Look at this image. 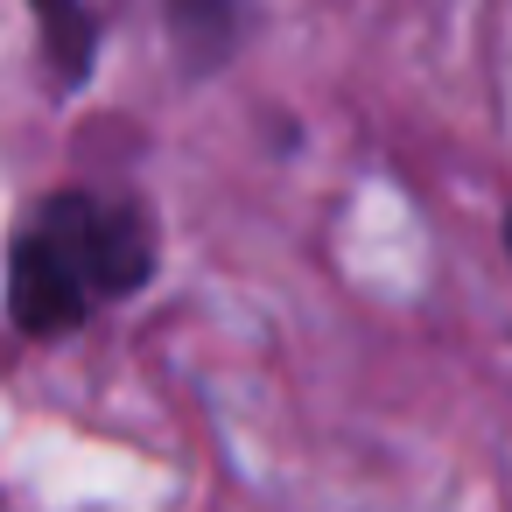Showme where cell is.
<instances>
[{"label": "cell", "instance_id": "1", "mask_svg": "<svg viewBox=\"0 0 512 512\" xmlns=\"http://www.w3.org/2000/svg\"><path fill=\"white\" fill-rule=\"evenodd\" d=\"M155 274V225L127 197L50 190L8 246V316L22 337H71L92 309L141 295Z\"/></svg>", "mask_w": 512, "mask_h": 512}, {"label": "cell", "instance_id": "2", "mask_svg": "<svg viewBox=\"0 0 512 512\" xmlns=\"http://www.w3.org/2000/svg\"><path fill=\"white\" fill-rule=\"evenodd\" d=\"M36 8V29H43V57L64 85H85L92 78V50H99V22L85 0H29Z\"/></svg>", "mask_w": 512, "mask_h": 512}, {"label": "cell", "instance_id": "3", "mask_svg": "<svg viewBox=\"0 0 512 512\" xmlns=\"http://www.w3.org/2000/svg\"><path fill=\"white\" fill-rule=\"evenodd\" d=\"M505 246H512V218H505Z\"/></svg>", "mask_w": 512, "mask_h": 512}]
</instances>
